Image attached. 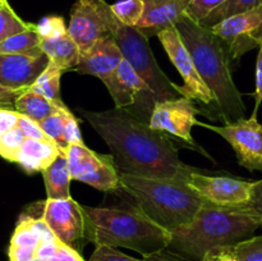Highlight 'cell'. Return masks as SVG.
Returning <instances> with one entry per match:
<instances>
[{"mask_svg":"<svg viewBox=\"0 0 262 261\" xmlns=\"http://www.w3.org/2000/svg\"><path fill=\"white\" fill-rule=\"evenodd\" d=\"M79 113L110 148L119 174L187 183L189 176L199 170L179 159L168 133L154 129L128 110L79 109Z\"/></svg>","mask_w":262,"mask_h":261,"instance_id":"1","label":"cell"},{"mask_svg":"<svg viewBox=\"0 0 262 261\" xmlns=\"http://www.w3.org/2000/svg\"><path fill=\"white\" fill-rule=\"evenodd\" d=\"M193 63L214 96L209 118L227 123L245 118L246 105L230 72V55L223 41L210 28L184 15L176 25Z\"/></svg>","mask_w":262,"mask_h":261,"instance_id":"2","label":"cell"},{"mask_svg":"<svg viewBox=\"0 0 262 261\" xmlns=\"http://www.w3.org/2000/svg\"><path fill=\"white\" fill-rule=\"evenodd\" d=\"M260 224L247 214L205 202L194 219L171 232L166 248L186 261H201L209 251L253 237Z\"/></svg>","mask_w":262,"mask_h":261,"instance_id":"3","label":"cell"},{"mask_svg":"<svg viewBox=\"0 0 262 261\" xmlns=\"http://www.w3.org/2000/svg\"><path fill=\"white\" fill-rule=\"evenodd\" d=\"M86 215V241L95 246L129 248L143 257L160 253L169 247L171 233L146 216L135 206H83Z\"/></svg>","mask_w":262,"mask_h":261,"instance_id":"4","label":"cell"},{"mask_svg":"<svg viewBox=\"0 0 262 261\" xmlns=\"http://www.w3.org/2000/svg\"><path fill=\"white\" fill-rule=\"evenodd\" d=\"M119 189L152 222L174 232L194 219L205 201L184 182L119 174Z\"/></svg>","mask_w":262,"mask_h":261,"instance_id":"5","label":"cell"},{"mask_svg":"<svg viewBox=\"0 0 262 261\" xmlns=\"http://www.w3.org/2000/svg\"><path fill=\"white\" fill-rule=\"evenodd\" d=\"M109 31L119 46L123 58L147 83L156 101L181 97V94L177 91V83L171 82L159 67L147 36L142 31L137 27L123 25L114 13L110 18Z\"/></svg>","mask_w":262,"mask_h":261,"instance_id":"6","label":"cell"},{"mask_svg":"<svg viewBox=\"0 0 262 261\" xmlns=\"http://www.w3.org/2000/svg\"><path fill=\"white\" fill-rule=\"evenodd\" d=\"M66 156L73 179L102 192L119 189V171L112 154H99L81 142L69 146Z\"/></svg>","mask_w":262,"mask_h":261,"instance_id":"7","label":"cell"},{"mask_svg":"<svg viewBox=\"0 0 262 261\" xmlns=\"http://www.w3.org/2000/svg\"><path fill=\"white\" fill-rule=\"evenodd\" d=\"M158 37L161 45L165 49L166 54L169 55L170 61L176 66L182 78L184 79L183 86L177 84V91L186 99L199 101L200 104L205 105L206 110L202 114L209 117L210 112L214 106V96L200 76L193 63V59H192L187 46L182 41L177 28L173 27L161 31Z\"/></svg>","mask_w":262,"mask_h":261,"instance_id":"8","label":"cell"},{"mask_svg":"<svg viewBox=\"0 0 262 261\" xmlns=\"http://www.w3.org/2000/svg\"><path fill=\"white\" fill-rule=\"evenodd\" d=\"M104 84L114 100L115 107L128 110L143 122L150 123L156 100L147 83L125 59Z\"/></svg>","mask_w":262,"mask_h":261,"instance_id":"9","label":"cell"},{"mask_svg":"<svg viewBox=\"0 0 262 261\" xmlns=\"http://www.w3.org/2000/svg\"><path fill=\"white\" fill-rule=\"evenodd\" d=\"M197 114H200V109L194 106L192 100L183 96L156 101L148 124L154 129L161 130L173 137L179 138L182 142H184V146L197 150L199 153L204 154L206 158L214 160L201 146L194 142L192 137V128L193 125H197L199 122L196 119Z\"/></svg>","mask_w":262,"mask_h":261,"instance_id":"10","label":"cell"},{"mask_svg":"<svg viewBox=\"0 0 262 261\" xmlns=\"http://www.w3.org/2000/svg\"><path fill=\"white\" fill-rule=\"evenodd\" d=\"M197 125L207 128L228 141L235 151L239 165L248 170H262V124L257 122V118L253 115L248 119L241 118L224 125L197 122Z\"/></svg>","mask_w":262,"mask_h":261,"instance_id":"11","label":"cell"},{"mask_svg":"<svg viewBox=\"0 0 262 261\" xmlns=\"http://www.w3.org/2000/svg\"><path fill=\"white\" fill-rule=\"evenodd\" d=\"M210 30L223 41L232 60L262 42V5L248 12L232 15Z\"/></svg>","mask_w":262,"mask_h":261,"instance_id":"12","label":"cell"},{"mask_svg":"<svg viewBox=\"0 0 262 261\" xmlns=\"http://www.w3.org/2000/svg\"><path fill=\"white\" fill-rule=\"evenodd\" d=\"M187 184L206 204L237 209L250 200L253 181L227 176H206L196 170L189 176Z\"/></svg>","mask_w":262,"mask_h":261,"instance_id":"13","label":"cell"},{"mask_svg":"<svg viewBox=\"0 0 262 261\" xmlns=\"http://www.w3.org/2000/svg\"><path fill=\"white\" fill-rule=\"evenodd\" d=\"M112 15V8L105 0H76L71 10L68 32L81 53L89 50L100 37L110 33Z\"/></svg>","mask_w":262,"mask_h":261,"instance_id":"14","label":"cell"},{"mask_svg":"<svg viewBox=\"0 0 262 261\" xmlns=\"http://www.w3.org/2000/svg\"><path fill=\"white\" fill-rule=\"evenodd\" d=\"M41 216L56 238L66 245L76 248L82 241H86V215L83 206L72 197L48 199L43 202Z\"/></svg>","mask_w":262,"mask_h":261,"instance_id":"15","label":"cell"},{"mask_svg":"<svg viewBox=\"0 0 262 261\" xmlns=\"http://www.w3.org/2000/svg\"><path fill=\"white\" fill-rule=\"evenodd\" d=\"M36 30L41 38V50L49 56L51 63L56 64L64 72L74 71L78 66L81 51L69 35L63 17H43L36 25Z\"/></svg>","mask_w":262,"mask_h":261,"instance_id":"16","label":"cell"},{"mask_svg":"<svg viewBox=\"0 0 262 261\" xmlns=\"http://www.w3.org/2000/svg\"><path fill=\"white\" fill-rule=\"evenodd\" d=\"M50 59L41 50L27 53L0 54V86L15 91H26L48 68Z\"/></svg>","mask_w":262,"mask_h":261,"instance_id":"17","label":"cell"},{"mask_svg":"<svg viewBox=\"0 0 262 261\" xmlns=\"http://www.w3.org/2000/svg\"><path fill=\"white\" fill-rule=\"evenodd\" d=\"M123 54L113 38L112 33L100 37L89 50L79 55L78 66L74 71L81 74H91L106 83L123 60Z\"/></svg>","mask_w":262,"mask_h":261,"instance_id":"18","label":"cell"},{"mask_svg":"<svg viewBox=\"0 0 262 261\" xmlns=\"http://www.w3.org/2000/svg\"><path fill=\"white\" fill-rule=\"evenodd\" d=\"M145 10L136 27L146 36L156 35L161 31L176 27L186 15V5L181 0H143Z\"/></svg>","mask_w":262,"mask_h":261,"instance_id":"19","label":"cell"},{"mask_svg":"<svg viewBox=\"0 0 262 261\" xmlns=\"http://www.w3.org/2000/svg\"><path fill=\"white\" fill-rule=\"evenodd\" d=\"M60 154L54 141L26 138L14 163L19 164L27 173H37L48 168Z\"/></svg>","mask_w":262,"mask_h":261,"instance_id":"20","label":"cell"},{"mask_svg":"<svg viewBox=\"0 0 262 261\" xmlns=\"http://www.w3.org/2000/svg\"><path fill=\"white\" fill-rule=\"evenodd\" d=\"M48 199H69L71 196V170L66 154H60L42 171Z\"/></svg>","mask_w":262,"mask_h":261,"instance_id":"21","label":"cell"},{"mask_svg":"<svg viewBox=\"0 0 262 261\" xmlns=\"http://www.w3.org/2000/svg\"><path fill=\"white\" fill-rule=\"evenodd\" d=\"M63 107H67L64 102L54 101L31 89L23 91L14 102V109L19 114L26 115L38 123Z\"/></svg>","mask_w":262,"mask_h":261,"instance_id":"22","label":"cell"},{"mask_svg":"<svg viewBox=\"0 0 262 261\" xmlns=\"http://www.w3.org/2000/svg\"><path fill=\"white\" fill-rule=\"evenodd\" d=\"M72 113L68 107H63L59 112L54 113L50 117L43 119L40 122L41 128L43 132L46 133L50 140H53L61 151V154H66L68 150V143L66 140V129H67V123H68L69 118L72 117Z\"/></svg>","mask_w":262,"mask_h":261,"instance_id":"23","label":"cell"},{"mask_svg":"<svg viewBox=\"0 0 262 261\" xmlns=\"http://www.w3.org/2000/svg\"><path fill=\"white\" fill-rule=\"evenodd\" d=\"M63 73V69L50 61L48 68L41 73L30 89L54 101L63 102L60 94V78Z\"/></svg>","mask_w":262,"mask_h":261,"instance_id":"24","label":"cell"},{"mask_svg":"<svg viewBox=\"0 0 262 261\" xmlns=\"http://www.w3.org/2000/svg\"><path fill=\"white\" fill-rule=\"evenodd\" d=\"M262 0H227L224 4L217 7L216 9L212 10L204 20H201V25L204 27L211 28L212 26L217 25L222 20L232 17V15L239 14V13L248 12L251 9L261 7Z\"/></svg>","mask_w":262,"mask_h":261,"instance_id":"25","label":"cell"},{"mask_svg":"<svg viewBox=\"0 0 262 261\" xmlns=\"http://www.w3.org/2000/svg\"><path fill=\"white\" fill-rule=\"evenodd\" d=\"M89 261H186L179 256L174 255L170 251L165 250L160 253L150 256V257L136 258L123 253L122 251L117 250L115 247L109 246H96L94 253L91 255Z\"/></svg>","mask_w":262,"mask_h":261,"instance_id":"26","label":"cell"},{"mask_svg":"<svg viewBox=\"0 0 262 261\" xmlns=\"http://www.w3.org/2000/svg\"><path fill=\"white\" fill-rule=\"evenodd\" d=\"M40 42L41 38L37 30H36V25H32L28 30L2 41L0 42V54L27 53L33 49L40 48Z\"/></svg>","mask_w":262,"mask_h":261,"instance_id":"27","label":"cell"},{"mask_svg":"<svg viewBox=\"0 0 262 261\" xmlns=\"http://www.w3.org/2000/svg\"><path fill=\"white\" fill-rule=\"evenodd\" d=\"M115 17L125 26L136 27L145 10L143 0H119L110 5Z\"/></svg>","mask_w":262,"mask_h":261,"instance_id":"28","label":"cell"},{"mask_svg":"<svg viewBox=\"0 0 262 261\" xmlns=\"http://www.w3.org/2000/svg\"><path fill=\"white\" fill-rule=\"evenodd\" d=\"M31 26V23H26L20 19L9 4L0 8V42L28 30Z\"/></svg>","mask_w":262,"mask_h":261,"instance_id":"29","label":"cell"},{"mask_svg":"<svg viewBox=\"0 0 262 261\" xmlns=\"http://www.w3.org/2000/svg\"><path fill=\"white\" fill-rule=\"evenodd\" d=\"M42 242L40 234L36 232L31 216H22L15 227L14 233L10 240L12 246H30L37 248Z\"/></svg>","mask_w":262,"mask_h":261,"instance_id":"30","label":"cell"},{"mask_svg":"<svg viewBox=\"0 0 262 261\" xmlns=\"http://www.w3.org/2000/svg\"><path fill=\"white\" fill-rule=\"evenodd\" d=\"M26 138L27 137H26L25 132L20 129L19 125H15L0 140V156L4 158L5 160L14 163L18 151L22 147Z\"/></svg>","mask_w":262,"mask_h":261,"instance_id":"31","label":"cell"},{"mask_svg":"<svg viewBox=\"0 0 262 261\" xmlns=\"http://www.w3.org/2000/svg\"><path fill=\"white\" fill-rule=\"evenodd\" d=\"M238 261H262V235H253L233 246Z\"/></svg>","mask_w":262,"mask_h":261,"instance_id":"32","label":"cell"},{"mask_svg":"<svg viewBox=\"0 0 262 261\" xmlns=\"http://www.w3.org/2000/svg\"><path fill=\"white\" fill-rule=\"evenodd\" d=\"M235 210L243 212V214L250 215L262 228V179L261 181H253L248 202L243 206L237 207Z\"/></svg>","mask_w":262,"mask_h":261,"instance_id":"33","label":"cell"},{"mask_svg":"<svg viewBox=\"0 0 262 261\" xmlns=\"http://www.w3.org/2000/svg\"><path fill=\"white\" fill-rule=\"evenodd\" d=\"M227 0H191L186 9V15L196 22L204 20L212 10L216 9Z\"/></svg>","mask_w":262,"mask_h":261,"instance_id":"34","label":"cell"},{"mask_svg":"<svg viewBox=\"0 0 262 261\" xmlns=\"http://www.w3.org/2000/svg\"><path fill=\"white\" fill-rule=\"evenodd\" d=\"M18 125H19L20 129L25 132L26 137L27 138H36V140H50V138L46 136V133L42 130L40 123L36 122V120H33V119H31V118L26 117V115L19 114V118H18Z\"/></svg>","mask_w":262,"mask_h":261,"instance_id":"35","label":"cell"},{"mask_svg":"<svg viewBox=\"0 0 262 261\" xmlns=\"http://www.w3.org/2000/svg\"><path fill=\"white\" fill-rule=\"evenodd\" d=\"M19 113L10 107H0V140L18 124Z\"/></svg>","mask_w":262,"mask_h":261,"instance_id":"36","label":"cell"},{"mask_svg":"<svg viewBox=\"0 0 262 261\" xmlns=\"http://www.w3.org/2000/svg\"><path fill=\"white\" fill-rule=\"evenodd\" d=\"M36 247L30 246H12L9 245L8 256L9 261H32L36 257Z\"/></svg>","mask_w":262,"mask_h":261,"instance_id":"37","label":"cell"},{"mask_svg":"<svg viewBox=\"0 0 262 261\" xmlns=\"http://www.w3.org/2000/svg\"><path fill=\"white\" fill-rule=\"evenodd\" d=\"M50 261H84L81 253L72 246L60 242L58 246L55 255L50 258Z\"/></svg>","mask_w":262,"mask_h":261,"instance_id":"38","label":"cell"},{"mask_svg":"<svg viewBox=\"0 0 262 261\" xmlns=\"http://www.w3.org/2000/svg\"><path fill=\"white\" fill-rule=\"evenodd\" d=\"M201 261H238V258L233 252V246H227L209 251Z\"/></svg>","mask_w":262,"mask_h":261,"instance_id":"39","label":"cell"},{"mask_svg":"<svg viewBox=\"0 0 262 261\" xmlns=\"http://www.w3.org/2000/svg\"><path fill=\"white\" fill-rule=\"evenodd\" d=\"M255 110H253V117L257 115V110L262 102V42L260 45V51L257 55V63H256V90H255Z\"/></svg>","mask_w":262,"mask_h":261,"instance_id":"40","label":"cell"},{"mask_svg":"<svg viewBox=\"0 0 262 261\" xmlns=\"http://www.w3.org/2000/svg\"><path fill=\"white\" fill-rule=\"evenodd\" d=\"M61 241L54 240V241H45V242H41L40 246L37 247L36 251V257L42 258V260L50 261V258L55 255L56 250H58V246Z\"/></svg>","mask_w":262,"mask_h":261,"instance_id":"41","label":"cell"},{"mask_svg":"<svg viewBox=\"0 0 262 261\" xmlns=\"http://www.w3.org/2000/svg\"><path fill=\"white\" fill-rule=\"evenodd\" d=\"M22 94L20 91L7 89L4 86H0V107H10L14 106V102L17 97Z\"/></svg>","mask_w":262,"mask_h":261,"instance_id":"42","label":"cell"},{"mask_svg":"<svg viewBox=\"0 0 262 261\" xmlns=\"http://www.w3.org/2000/svg\"><path fill=\"white\" fill-rule=\"evenodd\" d=\"M7 4H8L7 0H0V8L5 7V5H7Z\"/></svg>","mask_w":262,"mask_h":261,"instance_id":"43","label":"cell"},{"mask_svg":"<svg viewBox=\"0 0 262 261\" xmlns=\"http://www.w3.org/2000/svg\"><path fill=\"white\" fill-rule=\"evenodd\" d=\"M181 2L183 3L184 5H186V9H187V7H188V4H189V3H191V0H181Z\"/></svg>","mask_w":262,"mask_h":261,"instance_id":"44","label":"cell"},{"mask_svg":"<svg viewBox=\"0 0 262 261\" xmlns=\"http://www.w3.org/2000/svg\"><path fill=\"white\" fill-rule=\"evenodd\" d=\"M32 261H46V260H42V258H38V257H35Z\"/></svg>","mask_w":262,"mask_h":261,"instance_id":"45","label":"cell"}]
</instances>
